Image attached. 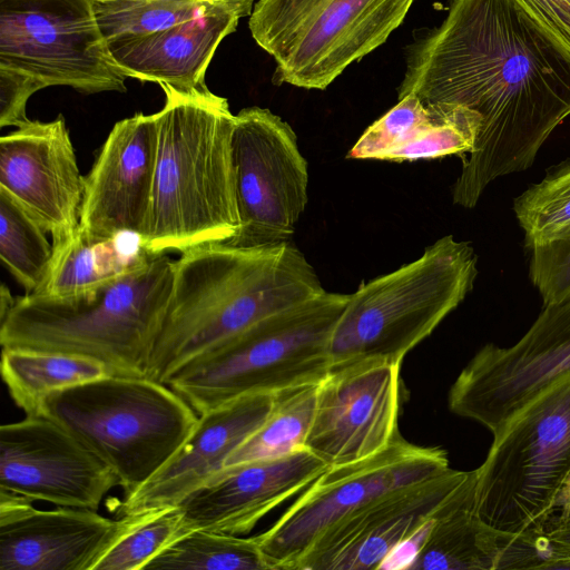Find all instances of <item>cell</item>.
I'll use <instances>...</instances> for the list:
<instances>
[{
  "mask_svg": "<svg viewBox=\"0 0 570 570\" xmlns=\"http://www.w3.org/2000/svg\"><path fill=\"white\" fill-rule=\"evenodd\" d=\"M397 98L455 104L482 125L452 188L473 208L495 179L530 168L570 115V56L513 0H450L442 23L405 49Z\"/></svg>",
  "mask_w": 570,
  "mask_h": 570,
  "instance_id": "obj_1",
  "label": "cell"
},
{
  "mask_svg": "<svg viewBox=\"0 0 570 570\" xmlns=\"http://www.w3.org/2000/svg\"><path fill=\"white\" fill-rule=\"evenodd\" d=\"M291 242L207 243L180 253L146 377L165 384L181 366L262 318L324 292Z\"/></svg>",
  "mask_w": 570,
  "mask_h": 570,
  "instance_id": "obj_2",
  "label": "cell"
},
{
  "mask_svg": "<svg viewBox=\"0 0 570 570\" xmlns=\"http://www.w3.org/2000/svg\"><path fill=\"white\" fill-rule=\"evenodd\" d=\"M151 198L141 245L184 252L233 238L239 227L232 139L235 115L209 89L160 86Z\"/></svg>",
  "mask_w": 570,
  "mask_h": 570,
  "instance_id": "obj_3",
  "label": "cell"
},
{
  "mask_svg": "<svg viewBox=\"0 0 570 570\" xmlns=\"http://www.w3.org/2000/svg\"><path fill=\"white\" fill-rule=\"evenodd\" d=\"M174 259L151 255L127 275L68 298L14 297L0 315L1 347L73 354L109 375L146 377L169 302Z\"/></svg>",
  "mask_w": 570,
  "mask_h": 570,
  "instance_id": "obj_4",
  "label": "cell"
},
{
  "mask_svg": "<svg viewBox=\"0 0 570 570\" xmlns=\"http://www.w3.org/2000/svg\"><path fill=\"white\" fill-rule=\"evenodd\" d=\"M350 294L324 291L271 314L193 358L167 381L198 415L254 393L318 384Z\"/></svg>",
  "mask_w": 570,
  "mask_h": 570,
  "instance_id": "obj_5",
  "label": "cell"
},
{
  "mask_svg": "<svg viewBox=\"0 0 570 570\" xmlns=\"http://www.w3.org/2000/svg\"><path fill=\"white\" fill-rule=\"evenodd\" d=\"M478 256L452 235L415 261L362 283L331 338V368L367 358L402 363L473 289Z\"/></svg>",
  "mask_w": 570,
  "mask_h": 570,
  "instance_id": "obj_6",
  "label": "cell"
},
{
  "mask_svg": "<svg viewBox=\"0 0 570 570\" xmlns=\"http://www.w3.org/2000/svg\"><path fill=\"white\" fill-rule=\"evenodd\" d=\"M66 429L118 476L125 497L180 448L198 414L168 385L106 375L48 395L39 411Z\"/></svg>",
  "mask_w": 570,
  "mask_h": 570,
  "instance_id": "obj_7",
  "label": "cell"
},
{
  "mask_svg": "<svg viewBox=\"0 0 570 570\" xmlns=\"http://www.w3.org/2000/svg\"><path fill=\"white\" fill-rule=\"evenodd\" d=\"M474 473L472 509L484 523L510 534L543 533L570 482V373L493 435Z\"/></svg>",
  "mask_w": 570,
  "mask_h": 570,
  "instance_id": "obj_8",
  "label": "cell"
},
{
  "mask_svg": "<svg viewBox=\"0 0 570 570\" xmlns=\"http://www.w3.org/2000/svg\"><path fill=\"white\" fill-rule=\"evenodd\" d=\"M414 0H258L253 39L273 57L274 80L323 90L382 46Z\"/></svg>",
  "mask_w": 570,
  "mask_h": 570,
  "instance_id": "obj_9",
  "label": "cell"
},
{
  "mask_svg": "<svg viewBox=\"0 0 570 570\" xmlns=\"http://www.w3.org/2000/svg\"><path fill=\"white\" fill-rule=\"evenodd\" d=\"M450 469L446 452L420 446L399 434L364 460L330 466L263 533L256 535L271 570H297L316 541L373 499Z\"/></svg>",
  "mask_w": 570,
  "mask_h": 570,
  "instance_id": "obj_10",
  "label": "cell"
},
{
  "mask_svg": "<svg viewBox=\"0 0 570 570\" xmlns=\"http://www.w3.org/2000/svg\"><path fill=\"white\" fill-rule=\"evenodd\" d=\"M0 67L27 73L45 88L82 94L125 92L92 0H0Z\"/></svg>",
  "mask_w": 570,
  "mask_h": 570,
  "instance_id": "obj_11",
  "label": "cell"
},
{
  "mask_svg": "<svg viewBox=\"0 0 570 570\" xmlns=\"http://www.w3.org/2000/svg\"><path fill=\"white\" fill-rule=\"evenodd\" d=\"M239 227L227 242L262 247L291 240L308 202V168L293 128L267 108L235 115L232 139Z\"/></svg>",
  "mask_w": 570,
  "mask_h": 570,
  "instance_id": "obj_12",
  "label": "cell"
},
{
  "mask_svg": "<svg viewBox=\"0 0 570 570\" xmlns=\"http://www.w3.org/2000/svg\"><path fill=\"white\" fill-rule=\"evenodd\" d=\"M568 373L570 296L543 305L513 345L482 346L450 387L449 409L494 435L537 394Z\"/></svg>",
  "mask_w": 570,
  "mask_h": 570,
  "instance_id": "obj_13",
  "label": "cell"
},
{
  "mask_svg": "<svg viewBox=\"0 0 570 570\" xmlns=\"http://www.w3.org/2000/svg\"><path fill=\"white\" fill-rule=\"evenodd\" d=\"M401 364L367 358L330 368L317 384L305 448L328 466L385 450L400 434Z\"/></svg>",
  "mask_w": 570,
  "mask_h": 570,
  "instance_id": "obj_14",
  "label": "cell"
},
{
  "mask_svg": "<svg viewBox=\"0 0 570 570\" xmlns=\"http://www.w3.org/2000/svg\"><path fill=\"white\" fill-rule=\"evenodd\" d=\"M119 485L100 458L46 416L0 426V490L32 502L97 510Z\"/></svg>",
  "mask_w": 570,
  "mask_h": 570,
  "instance_id": "obj_15",
  "label": "cell"
},
{
  "mask_svg": "<svg viewBox=\"0 0 570 570\" xmlns=\"http://www.w3.org/2000/svg\"><path fill=\"white\" fill-rule=\"evenodd\" d=\"M469 474L450 468L373 499L328 529L297 570L380 569L396 547L440 512Z\"/></svg>",
  "mask_w": 570,
  "mask_h": 570,
  "instance_id": "obj_16",
  "label": "cell"
},
{
  "mask_svg": "<svg viewBox=\"0 0 570 570\" xmlns=\"http://www.w3.org/2000/svg\"><path fill=\"white\" fill-rule=\"evenodd\" d=\"M0 189L45 227L52 245L77 233L85 176L61 114L47 122L30 120L0 138Z\"/></svg>",
  "mask_w": 570,
  "mask_h": 570,
  "instance_id": "obj_17",
  "label": "cell"
},
{
  "mask_svg": "<svg viewBox=\"0 0 570 570\" xmlns=\"http://www.w3.org/2000/svg\"><path fill=\"white\" fill-rule=\"evenodd\" d=\"M32 503L0 490V570H92L131 522V515L114 520L91 509Z\"/></svg>",
  "mask_w": 570,
  "mask_h": 570,
  "instance_id": "obj_18",
  "label": "cell"
},
{
  "mask_svg": "<svg viewBox=\"0 0 570 570\" xmlns=\"http://www.w3.org/2000/svg\"><path fill=\"white\" fill-rule=\"evenodd\" d=\"M155 115L137 112L114 125L88 175L79 232L91 239L142 234L151 198Z\"/></svg>",
  "mask_w": 570,
  "mask_h": 570,
  "instance_id": "obj_19",
  "label": "cell"
},
{
  "mask_svg": "<svg viewBox=\"0 0 570 570\" xmlns=\"http://www.w3.org/2000/svg\"><path fill=\"white\" fill-rule=\"evenodd\" d=\"M328 468L306 448L225 468L177 504L181 510L177 538L195 530L247 533Z\"/></svg>",
  "mask_w": 570,
  "mask_h": 570,
  "instance_id": "obj_20",
  "label": "cell"
},
{
  "mask_svg": "<svg viewBox=\"0 0 570 570\" xmlns=\"http://www.w3.org/2000/svg\"><path fill=\"white\" fill-rule=\"evenodd\" d=\"M277 394L254 393L198 415L176 453L139 489L117 503L119 518L179 504L207 484L228 456L267 419Z\"/></svg>",
  "mask_w": 570,
  "mask_h": 570,
  "instance_id": "obj_21",
  "label": "cell"
},
{
  "mask_svg": "<svg viewBox=\"0 0 570 570\" xmlns=\"http://www.w3.org/2000/svg\"><path fill=\"white\" fill-rule=\"evenodd\" d=\"M254 4V0H213L189 21L151 33L111 38L108 49L127 78L183 92L205 90L206 71L216 49L242 18L250 16Z\"/></svg>",
  "mask_w": 570,
  "mask_h": 570,
  "instance_id": "obj_22",
  "label": "cell"
},
{
  "mask_svg": "<svg viewBox=\"0 0 570 570\" xmlns=\"http://www.w3.org/2000/svg\"><path fill=\"white\" fill-rule=\"evenodd\" d=\"M475 473L433 518L413 560L414 570L503 569L507 549L515 534L484 523L472 509Z\"/></svg>",
  "mask_w": 570,
  "mask_h": 570,
  "instance_id": "obj_23",
  "label": "cell"
},
{
  "mask_svg": "<svg viewBox=\"0 0 570 570\" xmlns=\"http://www.w3.org/2000/svg\"><path fill=\"white\" fill-rule=\"evenodd\" d=\"M124 234L108 239H91L79 228L68 240L52 245L49 269L30 293L49 298H68L90 293L142 265L151 255L138 237L129 245Z\"/></svg>",
  "mask_w": 570,
  "mask_h": 570,
  "instance_id": "obj_24",
  "label": "cell"
},
{
  "mask_svg": "<svg viewBox=\"0 0 570 570\" xmlns=\"http://www.w3.org/2000/svg\"><path fill=\"white\" fill-rule=\"evenodd\" d=\"M1 375L16 405L26 415H39L48 395L109 373L102 363L85 356L2 347Z\"/></svg>",
  "mask_w": 570,
  "mask_h": 570,
  "instance_id": "obj_25",
  "label": "cell"
},
{
  "mask_svg": "<svg viewBox=\"0 0 570 570\" xmlns=\"http://www.w3.org/2000/svg\"><path fill=\"white\" fill-rule=\"evenodd\" d=\"M317 384L277 394L264 423L226 460L224 469L275 459L305 448L316 403Z\"/></svg>",
  "mask_w": 570,
  "mask_h": 570,
  "instance_id": "obj_26",
  "label": "cell"
},
{
  "mask_svg": "<svg viewBox=\"0 0 570 570\" xmlns=\"http://www.w3.org/2000/svg\"><path fill=\"white\" fill-rule=\"evenodd\" d=\"M271 570L255 537L195 530L154 557L144 570Z\"/></svg>",
  "mask_w": 570,
  "mask_h": 570,
  "instance_id": "obj_27",
  "label": "cell"
},
{
  "mask_svg": "<svg viewBox=\"0 0 570 570\" xmlns=\"http://www.w3.org/2000/svg\"><path fill=\"white\" fill-rule=\"evenodd\" d=\"M47 233L17 199L0 189V258L26 294L38 288L49 269L53 246Z\"/></svg>",
  "mask_w": 570,
  "mask_h": 570,
  "instance_id": "obj_28",
  "label": "cell"
},
{
  "mask_svg": "<svg viewBox=\"0 0 570 570\" xmlns=\"http://www.w3.org/2000/svg\"><path fill=\"white\" fill-rule=\"evenodd\" d=\"M513 212L527 249L570 232V158L549 168L513 202Z\"/></svg>",
  "mask_w": 570,
  "mask_h": 570,
  "instance_id": "obj_29",
  "label": "cell"
},
{
  "mask_svg": "<svg viewBox=\"0 0 570 570\" xmlns=\"http://www.w3.org/2000/svg\"><path fill=\"white\" fill-rule=\"evenodd\" d=\"M96 18L107 40L124 35H146L189 21L213 0H92Z\"/></svg>",
  "mask_w": 570,
  "mask_h": 570,
  "instance_id": "obj_30",
  "label": "cell"
},
{
  "mask_svg": "<svg viewBox=\"0 0 570 570\" xmlns=\"http://www.w3.org/2000/svg\"><path fill=\"white\" fill-rule=\"evenodd\" d=\"M178 505L131 515L126 530L99 557L92 570H144L178 533Z\"/></svg>",
  "mask_w": 570,
  "mask_h": 570,
  "instance_id": "obj_31",
  "label": "cell"
},
{
  "mask_svg": "<svg viewBox=\"0 0 570 570\" xmlns=\"http://www.w3.org/2000/svg\"><path fill=\"white\" fill-rule=\"evenodd\" d=\"M428 106L433 110L430 126L415 139L385 154L381 160L403 163L472 151L482 125L481 116L455 104Z\"/></svg>",
  "mask_w": 570,
  "mask_h": 570,
  "instance_id": "obj_32",
  "label": "cell"
},
{
  "mask_svg": "<svg viewBox=\"0 0 570 570\" xmlns=\"http://www.w3.org/2000/svg\"><path fill=\"white\" fill-rule=\"evenodd\" d=\"M433 111L410 94L374 121L348 150V159H380L420 136L431 124Z\"/></svg>",
  "mask_w": 570,
  "mask_h": 570,
  "instance_id": "obj_33",
  "label": "cell"
},
{
  "mask_svg": "<svg viewBox=\"0 0 570 570\" xmlns=\"http://www.w3.org/2000/svg\"><path fill=\"white\" fill-rule=\"evenodd\" d=\"M529 277L543 305L570 296V232L561 238L532 247Z\"/></svg>",
  "mask_w": 570,
  "mask_h": 570,
  "instance_id": "obj_34",
  "label": "cell"
},
{
  "mask_svg": "<svg viewBox=\"0 0 570 570\" xmlns=\"http://www.w3.org/2000/svg\"><path fill=\"white\" fill-rule=\"evenodd\" d=\"M45 86L21 71L0 67V127H21L30 121L27 116L29 98Z\"/></svg>",
  "mask_w": 570,
  "mask_h": 570,
  "instance_id": "obj_35",
  "label": "cell"
},
{
  "mask_svg": "<svg viewBox=\"0 0 570 570\" xmlns=\"http://www.w3.org/2000/svg\"><path fill=\"white\" fill-rule=\"evenodd\" d=\"M570 56V0H513Z\"/></svg>",
  "mask_w": 570,
  "mask_h": 570,
  "instance_id": "obj_36",
  "label": "cell"
},
{
  "mask_svg": "<svg viewBox=\"0 0 570 570\" xmlns=\"http://www.w3.org/2000/svg\"><path fill=\"white\" fill-rule=\"evenodd\" d=\"M542 535L563 568H570V505L559 517L550 519Z\"/></svg>",
  "mask_w": 570,
  "mask_h": 570,
  "instance_id": "obj_37",
  "label": "cell"
}]
</instances>
